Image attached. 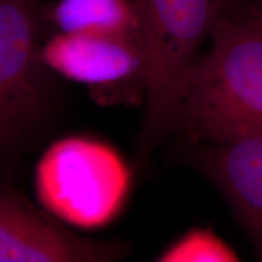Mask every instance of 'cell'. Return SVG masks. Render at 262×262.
<instances>
[{"instance_id": "cell-12", "label": "cell", "mask_w": 262, "mask_h": 262, "mask_svg": "<svg viewBox=\"0 0 262 262\" xmlns=\"http://www.w3.org/2000/svg\"><path fill=\"white\" fill-rule=\"evenodd\" d=\"M258 257H260V260H262V251L260 254H258Z\"/></svg>"}, {"instance_id": "cell-6", "label": "cell", "mask_w": 262, "mask_h": 262, "mask_svg": "<svg viewBox=\"0 0 262 262\" xmlns=\"http://www.w3.org/2000/svg\"><path fill=\"white\" fill-rule=\"evenodd\" d=\"M125 245L85 238L0 182V262H108Z\"/></svg>"}, {"instance_id": "cell-1", "label": "cell", "mask_w": 262, "mask_h": 262, "mask_svg": "<svg viewBox=\"0 0 262 262\" xmlns=\"http://www.w3.org/2000/svg\"><path fill=\"white\" fill-rule=\"evenodd\" d=\"M208 52L189 71L171 134L214 145L262 136V18L228 11L216 22Z\"/></svg>"}, {"instance_id": "cell-2", "label": "cell", "mask_w": 262, "mask_h": 262, "mask_svg": "<svg viewBox=\"0 0 262 262\" xmlns=\"http://www.w3.org/2000/svg\"><path fill=\"white\" fill-rule=\"evenodd\" d=\"M42 0H0V176L54 135L66 112L60 75L41 57Z\"/></svg>"}, {"instance_id": "cell-4", "label": "cell", "mask_w": 262, "mask_h": 262, "mask_svg": "<svg viewBox=\"0 0 262 262\" xmlns=\"http://www.w3.org/2000/svg\"><path fill=\"white\" fill-rule=\"evenodd\" d=\"M130 175L101 141L68 136L49 145L35 166L34 186L45 210L73 227L98 228L120 211Z\"/></svg>"}, {"instance_id": "cell-9", "label": "cell", "mask_w": 262, "mask_h": 262, "mask_svg": "<svg viewBox=\"0 0 262 262\" xmlns=\"http://www.w3.org/2000/svg\"><path fill=\"white\" fill-rule=\"evenodd\" d=\"M158 261L228 262L238 261V256L212 232L206 229H194L164 250Z\"/></svg>"}, {"instance_id": "cell-5", "label": "cell", "mask_w": 262, "mask_h": 262, "mask_svg": "<svg viewBox=\"0 0 262 262\" xmlns=\"http://www.w3.org/2000/svg\"><path fill=\"white\" fill-rule=\"evenodd\" d=\"M41 57L67 80L88 85L98 102L142 100L147 63L139 44L106 35L54 32Z\"/></svg>"}, {"instance_id": "cell-10", "label": "cell", "mask_w": 262, "mask_h": 262, "mask_svg": "<svg viewBox=\"0 0 262 262\" xmlns=\"http://www.w3.org/2000/svg\"><path fill=\"white\" fill-rule=\"evenodd\" d=\"M229 11H260V0H227Z\"/></svg>"}, {"instance_id": "cell-11", "label": "cell", "mask_w": 262, "mask_h": 262, "mask_svg": "<svg viewBox=\"0 0 262 262\" xmlns=\"http://www.w3.org/2000/svg\"><path fill=\"white\" fill-rule=\"evenodd\" d=\"M258 15H260V17L262 18V8H261V10H260V11H258Z\"/></svg>"}, {"instance_id": "cell-8", "label": "cell", "mask_w": 262, "mask_h": 262, "mask_svg": "<svg viewBox=\"0 0 262 262\" xmlns=\"http://www.w3.org/2000/svg\"><path fill=\"white\" fill-rule=\"evenodd\" d=\"M44 16L55 32L125 39L142 49L139 19L130 0H57L45 5Z\"/></svg>"}, {"instance_id": "cell-7", "label": "cell", "mask_w": 262, "mask_h": 262, "mask_svg": "<svg viewBox=\"0 0 262 262\" xmlns=\"http://www.w3.org/2000/svg\"><path fill=\"white\" fill-rule=\"evenodd\" d=\"M203 169L229 202L244 231L262 251V136L214 145Z\"/></svg>"}, {"instance_id": "cell-3", "label": "cell", "mask_w": 262, "mask_h": 262, "mask_svg": "<svg viewBox=\"0 0 262 262\" xmlns=\"http://www.w3.org/2000/svg\"><path fill=\"white\" fill-rule=\"evenodd\" d=\"M140 25L147 63L145 113L137 139L140 162L171 134L186 78L216 22L229 11L227 0H130Z\"/></svg>"}]
</instances>
